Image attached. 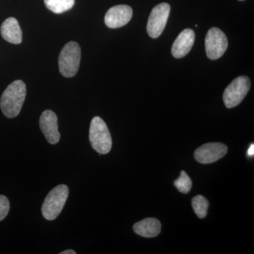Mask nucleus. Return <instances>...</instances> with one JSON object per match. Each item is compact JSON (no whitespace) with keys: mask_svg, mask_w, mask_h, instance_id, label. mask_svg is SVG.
<instances>
[{"mask_svg":"<svg viewBox=\"0 0 254 254\" xmlns=\"http://www.w3.org/2000/svg\"><path fill=\"white\" fill-rule=\"evenodd\" d=\"M251 81L246 76H239L227 87L223 94V100L227 108H233L242 103L250 91Z\"/></svg>","mask_w":254,"mask_h":254,"instance_id":"nucleus-5","label":"nucleus"},{"mask_svg":"<svg viewBox=\"0 0 254 254\" xmlns=\"http://www.w3.org/2000/svg\"><path fill=\"white\" fill-rule=\"evenodd\" d=\"M205 52L210 60L221 58L228 47V41L225 33L218 28H212L207 33L205 41Z\"/></svg>","mask_w":254,"mask_h":254,"instance_id":"nucleus-6","label":"nucleus"},{"mask_svg":"<svg viewBox=\"0 0 254 254\" xmlns=\"http://www.w3.org/2000/svg\"><path fill=\"white\" fill-rule=\"evenodd\" d=\"M76 254V252H74V251L71 250L64 251V252H61V253H60V254Z\"/></svg>","mask_w":254,"mask_h":254,"instance_id":"nucleus-19","label":"nucleus"},{"mask_svg":"<svg viewBox=\"0 0 254 254\" xmlns=\"http://www.w3.org/2000/svg\"><path fill=\"white\" fill-rule=\"evenodd\" d=\"M68 195V188L66 185H59L50 190L42 206L43 217L48 220H54L58 218L64 206Z\"/></svg>","mask_w":254,"mask_h":254,"instance_id":"nucleus-4","label":"nucleus"},{"mask_svg":"<svg viewBox=\"0 0 254 254\" xmlns=\"http://www.w3.org/2000/svg\"><path fill=\"white\" fill-rule=\"evenodd\" d=\"M46 7L55 14H63L73 7L75 0H44Z\"/></svg>","mask_w":254,"mask_h":254,"instance_id":"nucleus-14","label":"nucleus"},{"mask_svg":"<svg viewBox=\"0 0 254 254\" xmlns=\"http://www.w3.org/2000/svg\"><path fill=\"white\" fill-rule=\"evenodd\" d=\"M170 13V6L168 3H161L152 9L148 24L147 31L152 38H158L163 33Z\"/></svg>","mask_w":254,"mask_h":254,"instance_id":"nucleus-7","label":"nucleus"},{"mask_svg":"<svg viewBox=\"0 0 254 254\" xmlns=\"http://www.w3.org/2000/svg\"><path fill=\"white\" fill-rule=\"evenodd\" d=\"M247 155L249 156H254V145L252 143L250 145V148H249L248 151H247Z\"/></svg>","mask_w":254,"mask_h":254,"instance_id":"nucleus-18","label":"nucleus"},{"mask_svg":"<svg viewBox=\"0 0 254 254\" xmlns=\"http://www.w3.org/2000/svg\"><path fill=\"white\" fill-rule=\"evenodd\" d=\"M26 95V86L21 80H16L5 89L0 106L4 116L14 118L21 112Z\"/></svg>","mask_w":254,"mask_h":254,"instance_id":"nucleus-1","label":"nucleus"},{"mask_svg":"<svg viewBox=\"0 0 254 254\" xmlns=\"http://www.w3.org/2000/svg\"><path fill=\"white\" fill-rule=\"evenodd\" d=\"M195 33L193 30L187 28L177 36L172 47V55L177 59L186 56L194 44Z\"/></svg>","mask_w":254,"mask_h":254,"instance_id":"nucleus-11","label":"nucleus"},{"mask_svg":"<svg viewBox=\"0 0 254 254\" xmlns=\"http://www.w3.org/2000/svg\"><path fill=\"white\" fill-rule=\"evenodd\" d=\"M133 10L128 5H117L110 8L105 16V23L108 27H123L131 21Z\"/></svg>","mask_w":254,"mask_h":254,"instance_id":"nucleus-9","label":"nucleus"},{"mask_svg":"<svg viewBox=\"0 0 254 254\" xmlns=\"http://www.w3.org/2000/svg\"><path fill=\"white\" fill-rule=\"evenodd\" d=\"M1 34L5 41L18 45L22 42V31L17 20L14 17L6 18L1 26Z\"/></svg>","mask_w":254,"mask_h":254,"instance_id":"nucleus-12","label":"nucleus"},{"mask_svg":"<svg viewBox=\"0 0 254 254\" xmlns=\"http://www.w3.org/2000/svg\"><path fill=\"white\" fill-rule=\"evenodd\" d=\"M81 51L76 42L66 43L59 56V68L63 76L71 78L77 73L81 62Z\"/></svg>","mask_w":254,"mask_h":254,"instance_id":"nucleus-3","label":"nucleus"},{"mask_svg":"<svg viewBox=\"0 0 254 254\" xmlns=\"http://www.w3.org/2000/svg\"><path fill=\"white\" fill-rule=\"evenodd\" d=\"M240 1H244V0H240Z\"/></svg>","mask_w":254,"mask_h":254,"instance_id":"nucleus-20","label":"nucleus"},{"mask_svg":"<svg viewBox=\"0 0 254 254\" xmlns=\"http://www.w3.org/2000/svg\"><path fill=\"white\" fill-rule=\"evenodd\" d=\"M133 231L140 236L150 238L158 236L161 232V223L157 219L149 218L136 222Z\"/></svg>","mask_w":254,"mask_h":254,"instance_id":"nucleus-13","label":"nucleus"},{"mask_svg":"<svg viewBox=\"0 0 254 254\" xmlns=\"http://www.w3.org/2000/svg\"><path fill=\"white\" fill-rule=\"evenodd\" d=\"M89 140L93 149L100 154H107L111 150V135L106 123L100 117H95L91 120Z\"/></svg>","mask_w":254,"mask_h":254,"instance_id":"nucleus-2","label":"nucleus"},{"mask_svg":"<svg viewBox=\"0 0 254 254\" xmlns=\"http://www.w3.org/2000/svg\"><path fill=\"white\" fill-rule=\"evenodd\" d=\"M227 150V145L223 143H208L195 150L194 158L200 163H213L223 158Z\"/></svg>","mask_w":254,"mask_h":254,"instance_id":"nucleus-8","label":"nucleus"},{"mask_svg":"<svg viewBox=\"0 0 254 254\" xmlns=\"http://www.w3.org/2000/svg\"><path fill=\"white\" fill-rule=\"evenodd\" d=\"M174 185L177 190L183 193H187L190 191L192 187V182L186 172L182 171L180 176L174 182Z\"/></svg>","mask_w":254,"mask_h":254,"instance_id":"nucleus-16","label":"nucleus"},{"mask_svg":"<svg viewBox=\"0 0 254 254\" xmlns=\"http://www.w3.org/2000/svg\"><path fill=\"white\" fill-rule=\"evenodd\" d=\"M10 204L9 200L6 196L0 195V221L4 220L9 213Z\"/></svg>","mask_w":254,"mask_h":254,"instance_id":"nucleus-17","label":"nucleus"},{"mask_svg":"<svg viewBox=\"0 0 254 254\" xmlns=\"http://www.w3.org/2000/svg\"><path fill=\"white\" fill-rule=\"evenodd\" d=\"M40 127L47 141L51 144L60 141V134L58 131V117L52 110H45L40 118Z\"/></svg>","mask_w":254,"mask_h":254,"instance_id":"nucleus-10","label":"nucleus"},{"mask_svg":"<svg viewBox=\"0 0 254 254\" xmlns=\"http://www.w3.org/2000/svg\"><path fill=\"white\" fill-rule=\"evenodd\" d=\"M192 207L198 218H204L208 213V200L203 195H196L192 199Z\"/></svg>","mask_w":254,"mask_h":254,"instance_id":"nucleus-15","label":"nucleus"}]
</instances>
